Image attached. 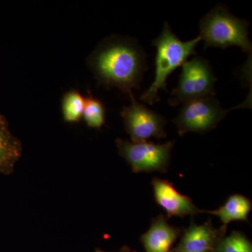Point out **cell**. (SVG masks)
<instances>
[{
	"instance_id": "cell-12",
	"label": "cell",
	"mask_w": 252,
	"mask_h": 252,
	"mask_svg": "<svg viewBox=\"0 0 252 252\" xmlns=\"http://www.w3.org/2000/svg\"><path fill=\"white\" fill-rule=\"evenodd\" d=\"M251 210V200L244 195L235 194L230 196L224 205L220 208L206 212L218 217L224 226H226L233 220H248Z\"/></svg>"
},
{
	"instance_id": "cell-15",
	"label": "cell",
	"mask_w": 252,
	"mask_h": 252,
	"mask_svg": "<svg viewBox=\"0 0 252 252\" xmlns=\"http://www.w3.org/2000/svg\"><path fill=\"white\" fill-rule=\"evenodd\" d=\"M215 252H252L251 242L243 233L233 231L217 242Z\"/></svg>"
},
{
	"instance_id": "cell-1",
	"label": "cell",
	"mask_w": 252,
	"mask_h": 252,
	"mask_svg": "<svg viewBox=\"0 0 252 252\" xmlns=\"http://www.w3.org/2000/svg\"><path fill=\"white\" fill-rule=\"evenodd\" d=\"M147 54L137 39L111 36L104 39L88 59L99 85L116 87L128 94L140 89L147 69Z\"/></svg>"
},
{
	"instance_id": "cell-10",
	"label": "cell",
	"mask_w": 252,
	"mask_h": 252,
	"mask_svg": "<svg viewBox=\"0 0 252 252\" xmlns=\"http://www.w3.org/2000/svg\"><path fill=\"white\" fill-rule=\"evenodd\" d=\"M179 233L178 228L169 224L165 217L160 215L154 219L141 240L146 252H170Z\"/></svg>"
},
{
	"instance_id": "cell-4",
	"label": "cell",
	"mask_w": 252,
	"mask_h": 252,
	"mask_svg": "<svg viewBox=\"0 0 252 252\" xmlns=\"http://www.w3.org/2000/svg\"><path fill=\"white\" fill-rule=\"evenodd\" d=\"M217 80L207 59L197 56L187 61L182 64L178 84L171 93L169 104L176 107L195 99L214 97Z\"/></svg>"
},
{
	"instance_id": "cell-14",
	"label": "cell",
	"mask_w": 252,
	"mask_h": 252,
	"mask_svg": "<svg viewBox=\"0 0 252 252\" xmlns=\"http://www.w3.org/2000/svg\"><path fill=\"white\" fill-rule=\"evenodd\" d=\"M106 108L100 99L94 97L91 92L85 97L83 119L91 128L99 129L105 123Z\"/></svg>"
},
{
	"instance_id": "cell-8",
	"label": "cell",
	"mask_w": 252,
	"mask_h": 252,
	"mask_svg": "<svg viewBox=\"0 0 252 252\" xmlns=\"http://www.w3.org/2000/svg\"><path fill=\"white\" fill-rule=\"evenodd\" d=\"M152 184L156 200L166 212L167 217H185L201 212L194 205L191 199L176 190L171 182L154 178Z\"/></svg>"
},
{
	"instance_id": "cell-2",
	"label": "cell",
	"mask_w": 252,
	"mask_h": 252,
	"mask_svg": "<svg viewBox=\"0 0 252 252\" xmlns=\"http://www.w3.org/2000/svg\"><path fill=\"white\" fill-rule=\"evenodd\" d=\"M200 41L199 36L190 41H181L165 22L160 34L152 41V45L157 49L155 78L150 87L140 96L141 100L151 105L159 102L158 91H167V78L187 62L189 56L196 55L195 47Z\"/></svg>"
},
{
	"instance_id": "cell-11",
	"label": "cell",
	"mask_w": 252,
	"mask_h": 252,
	"mask_svg": "<svg viewBox=\"0 0 252 252\" xmlns=\"http://www.w3.org/2000/svg\"><path fill=\"white\" fill-rule=\"evenodd\" d=\"M22 152L21 141L11 133L7 120L0 114V174L12 173Z\"/></svg>"
},
{
	"instance_id": "cell-6",
	"label": "cell",
	"mask_w": 252,
	"mask_h": 252,
	"mask_svg": "<svg viewBox=\"0 0 252 252\" xmlns=\"http://www.w3.org/2000/svg\"><path fill=\"white\" fill-rule=\"evenodd\" d=\"M119 154L135 172L166 171L175 142L155 144L152 142H132L117 139Z\"/></svg>"
},
{
	"instance_id": "cell-13",
	"label": "cell",
	"mask_w": 252,
	"mask_h": 252,
	"mask_svg": "<svg viewBox=\"0 0 252 252\" xmlns=\"http://www.w3.org/2000/svg\"><path fill=\"white\" fill-rule=\"evenodd\" d=\"M85 97L77 90L68 91L63 95L61 110L64 122L74 124L83 118Z\"/></svg>"
},
{
	"instance_id": "cell-3",
	"label": "cell",
	"mask_w": 252,
	"mask_h": 252,
	"mask_svg": "<svg viewBox=\"0 0 252 252\" xmlns=\"http://www.w3.org/2000/svg\"><path fill=\"white\" fill-rule=\"evenodd\" d=\"M250 22L230 12L227 6L217 5L200 20V36L205 41L204 49H227L236 46L251 54L252 44L249 38Z\"/></svg>"
},
{
	"instance_id": "cell-7",
	"label": "cell",
	"mask_w": 252,
	"mask_h": 252,
	"mask_svg": "<svg viewBox=\"0 0 252 252\" xmlns=\"http://www.w3.org/2000/svg\"><path fill=\"white\" fill-rule=\"evenodd\" d=\"M129 95L131 104L124 107L121 116L132 142H146L152 137H166L165 127L167 121L165 118L136 100L133 94Z\"/></svg>"
},
{
	"instance_id": "cell-5",
	"label": "cell",
	"mask_w": 252,
	"mask_h": 252,
	"mask_svg": "<svg viewBox=\"0 0 252 252\" xmlns=\"http://www.w3.org/2000/svg\"><path fill=\"white\" fill-rule=\"evenodd\" d=\"M246 104L245 101L240 105L227 110L222 108L218 99L214 97L195 99L183 104L173 122L181 136L189 132L205 133L215 128L232 109L245 107Z\"/></svg>"
},
{
	"instance_id": "cell-9",
	"label": "cell",
	"mask_w": 252,
	"mask_h": 252,
	"mask_svg": "<svg viewBox=\"0 0 252 252\" xmlns=\"http://www.w3.org/2000/svg\"><path fill=\"white\" fill-rule=\"evenodd\" d=\"M218 235L210 220L202 225L192 221L179 244L177 252H211L216 246Z\"/></svg>"
},
{
	"instance_id": "cell-16",
	"label": "cell",
	"mask_w": 252,
	"mask_h": 252,
	"mask_svg": "<svg viewBox=\"0 0 252 252\" xmlns=\"http://www.w3.org/2000/svg\"><path fill=\"white\" fill-rule=\"evenodd\" d=\"M96 252H104L99 251V250H97V251H96Z\"/></svg>"
}]
</instances>
